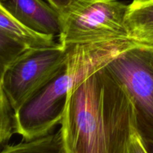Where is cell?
<instances>
[{
    "label": "cell",
    "instance_id": "obj_9",
    "mask_svg": "<svg viewBox=\"0 0 153 153\" xmlns=\"http://www.w3.org/2000/svg\"><path fill=\"white\" fill-rule=\"evenodd\" d=\"M26 49L25 46L0 32V88L6 70Z\"/></svg>",
    "mask_w": 153,
    "mask_h": 153
},
{
    "label": "cell",
    "instance_id": "obj_2",
    "mask_svg": "<svg viewBox=\"0 0 153 153\" xmlns=\"http://www.w3.org/2000/svg\"><path fill=\"white\" fill-rule=\"evenodd\" d=\"M134 46L131 40L67 46L68 55L64 67L13 113L14 133L22 136L24 141L50 133L61 123L68 93L73 86Z\"/></svg>",
    "mask_w": 153,
    "mask_h": 153
},
{
    "label": "cell",
    "instance_id": "obj_8",
    "mask_svg": "<svg viewBox=\"0 0 153 153\" xmlns=\"http://www.w3.org/2000/svg\"><path fill=\"white\" fill-rule=\"evenodd\" d=\"M0 32L28 49L49 47L57 43L55 37L34 32L24 26L1 2H0Z\"/></svg>",
    "mask_w": 153,
    "mask_h": 153
},
{
    "label": "cell",
    "instance_id": "obj_11",
    "mask_svg": "<svg viewBox=\"0 0 153 153\" xmlns=\"http://www.w3.org/2000/svg\"><path fill=\"white\" fill-rule=\"evenodd\" d=\"M129 153H149L137 131L134 133L131 139Z\"/></svg>",
    "mask_w": 153,
    "mask_h": 153
},
{
    "label": "cell",
    "instance_id": "obj_5",
    "mask_svg": "<svg viewBox=\"0 0 153 153\" xmlns=\"http://www.w3.org/2000/svg\"><path fill=\"white\" fill-rule=\"evenodd\" d=\"M126 89L133 102L137 131L153 149V50L134 46L106 65Z\"/></svg>",
    "mask_w": 153,
    "mask_h": 153
},
{
    "label": "cell",
    "instance_id": "obj_10",
    "mask_svg": "<svg viewBox=\"0 0 153 153\" xmlns=\"http://www.w3.org/2000/svg\"><path fill=\"white\" fill-rule=\"evenodd\" d=\"M13 134V112L0 88V145L9 140Z\"/></svg>",
    "mask_w": 153,
    "mask_h": 153
},
{
    "label": "cell",
    "instance_id": "obj_12",
    "mask_svg": "<svg viewBox=\"0 0 153 153\" xmlns=\"http://www.w3.org/2000/svg\"><path fill=\"white\" fill-rule=\"evenodd\" d=\"M48 4L58 13L62 11L71 1V0H46Z\"/></svg>",
    "mask_w": 153,
    "mask_h": 153
},
{
    "label": "cell",
    "instance_id": "obj_3",
    "mask_svg": "<svg viewBox=\"0 0 153 153\" xmlns=\"http://www.w3.org/2000/svg\"><path fill=\"white\" fill-rule=\"evenodd\" d=\"M127 4L119 0H71L60 12L64 46L129 40L125 25Z\"/></svg>",
    "mask_w": 153,
    "mask_h": 153
},
{
    "label": "cell",
    "instance_id": "obj_7",
    "mask_svg": "<svg viewBox=\"0 0 153 153\" xmlns=\"http://www.w3.org/2000/svg\"><path fill=\"white\" fill-rule=\"evenodd\" d=\"M125 25L129 40L153 50V0H133L127 4Z\"/></svg>",
    "mask_w": 153,
    "mask_h": 153
},
{
    "label": "cell",
    "instance_id": "obj_6",
    "mask_svg": "<svg viewBox=\"0 0 153 153\" xmlns=\"http://www.w3.org/2000/svg\"><path fill=\"white\" fill-rule=\"evenodd\" d=\"M4 6L13 16L31 31L59 37L60 14L43 0H7Z\"/></svg>",
    "mask_w": 153,
    "mask_h": 153
},
{
    "label": "cell",
    "instance_id": "obj_1",
    "mask_svg": "<svg viewBox=\"0 0 153 153\" xmlns=\"http://www.w3.org/2000/svg\"><path fill=\"white\" fill-rule=\"evenodd\" d=\"M61 124L64 153H129L137 131L132 101L106 66L70 90Z\"/></svg>",
    "mask_w": 153,
    "mask_h": 153
},
{
    "label": "cell",
    "instance_id": "obj_4",
    "mask_svg": "<svg viewBox=\"0 0 153 153\" xmlns=\"http://www.w3.org/2000/svg\"><path fill=\"white\" fill-rule=\"evenodd\" d=\"M67 55L68 47L57 43L26 49L9 66L1 87L13 113L55 77L65 64Z\"/></svg>",
    "mask_w": 153,
    "mask_h": 153
},
{
    "label": "cell",
    "instance_id": "obj_13",
    "mask_svg": "<svg viewBox=\"0 0 153 153\" xmlns=\"http://www.w3.org/2000/svg\"><path fill=\"white\" fill-rule=\"evenodd\" d=\"M148 152L149 153H153V149H147Z\"/></svg>",
    "mask_w": 153,
    "mask_h": 153
},
{
    "label": "cell",
    "instance_id": "obj_14",
    "mask_svg": "<svg viewBox=\"0 0 153 153\" xmlns=\"http://www.w3.org/2000/svg\"><path fill=\"white\" fill-rule=\"evenodd\" d=\"M6 1H7V0H0V2H1V3H3V4H4V3L6 2Z\"/></svg>",
    "mask_w": 153,
    "mask_h": 153
}]
</instances>
